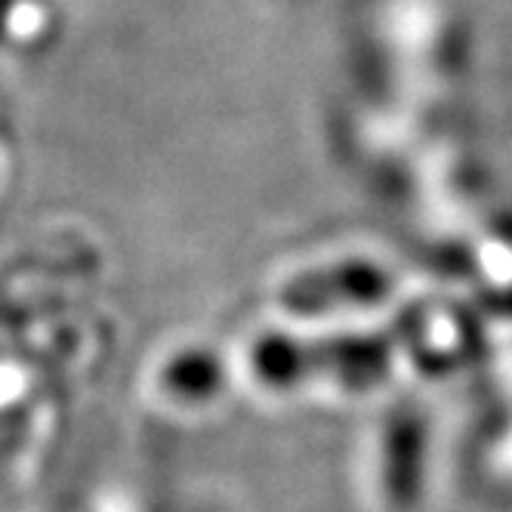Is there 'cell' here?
Masks as SVG:
<instances>
[{
  "label": "cell",
  "instance_id": "4",
  "mask_svg": "<svg viewBox=\"0 0 512 512\" xmlns=\"http://www.w3.org/2000/svg\"><path fill=\"white\" fill-rule=\"evenodd\" d=\"M395 429H398L401 454L389 460V494L398 506H408V500H414L420 485V426L408 420Z\"/></svg>",
  "mask_w": 512,
  "mask_h": 512
},
{
  "label": "cell",
  "instance_id": "2",
  "mask_svg": "<svg viewBox=\"0 0 512 512\" xmlns=\"http://www.w3.org/2000/svg\"><path fill=\"white\" fill-rule=\"evenodd\" d=\"M389 290V275L374 263H340L297 275L281 290V306L290 312H327L343 306L377 303Z\"/></svg>",
  "mask_w": 512,
  "mask_h": 512
},
{
  "label": "cell",
  "instance_id": "1",
  "mask_svg": "<svg viewBox=\"0 0 512 512\" xmlns=\"http://www.w3.org/2000/svg\"><path fill=\"white\" fill-rule=\"evenodd\" d=\"M253 368L272 386H294L306 377L331 374L349 386H368L389 368V346L380 337L284 340L266 337L253 349Z\"/></svg>",
  "mask_w": 512,
  "mask_h": 512
},
{
  "label": "cell",
  "instance_id": "3",
  "mask_svg": "<svg viewBox=\"0 0 512 512\" xmlns=\"http://www.w3.org/2000/svg\"><path fill=\"white\" fill-rule=\"evenodd\" d=\"M164 389L186 401H204L223 386V368L210 352H182L164 368Z\"/></svg>",
  "mask_w": 512,
  "mask_h": 512
}]
</instances>
